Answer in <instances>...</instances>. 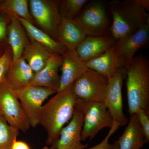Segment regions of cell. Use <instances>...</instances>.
<instances>
[{"instance_id":"7402d4cb","label":"cell","mask_w":149,"mask_h":149,"mask_svg":"<svg viewBox=\"0 0 149 149\" xmlns=\"http://www.w3.org/2000/svg\"><path fill=\"white\" fill-rule=\"evenodd\" d=\"M30 40L24 49L22 57L25 60L34 73H36L45 65L52 53L40 43Z\"/></svg>"},{"instance_id":"83f0119b","label":"cell","mask_w":149,"mask_h":149,"mask_svg":"<svg viewBox=\"0 0 149 149\" xmlns=\"http://www.w3.org/2000/svg\"><path fill=\"white\" fill-rule=\"evenodd\" d=\"M119 127L120 126L117 123L113 122L112 126L110 128L108 133L101 142L92 148L83 149H111L112 145L109 143L110 138L118 129Z\"/></svg>"},{"instance_id":"9a60e30c","label":"cell","mask_w":149,"mask_h":149,"mask_svg":"<svg viewBox=\"0 0 149 149\" xmlns=\"http://www.w3.org/2000/svg\"><path fill=\"white\" fill-rule=\"evenodd\" d=\"M111 35L87 36L76 48V52L84 62L101 55L115 44Z\"/></svg>"},{"instance_id":"f1b7e54d","label":"cell","mask_w":149,"mask_h":149,"mask_svg":"<svg viewBox=\"0 0 149 149\" xmlns=\"http://www.w3.org/2000/svg\"><path fill=\"white\" fill-rule=\"evenodd\" d=\"M137 115L145 137L148 142L149 141V114L143 110L140 109L136 113Z\"/></svg>"},{"instance_id":"5bb4252c","label":"cell","mask_w":149,"mask_h":149,"mask_svg":"<svg viewBox=\"0 0 149 149\" xmlns=\"http://www.w3.org/2000/svg\"><path fill=\"white\" fill-rule=\"evenodd\" d=\"M62 63L61 55L52 54L42 69L35 73L33 79L28 86L45 87L57 93L60 85L58 70L61 67Z\"/></svg>"},{"instance_id":"836d02e7","label":"cell","mask_w":149,"mask_h":149,"mask_svg":"<svg viewBox=\"0 0 149 149\" xmlns=\"http://www.w3.org/2000/svg\"><path fill=\"white\" fill-rule=\"evenodd\" d=\"M42 149H48V148H47V147H45V148H43Z\"/></svg>"},{"instance_id":"8fae6325","label":"cell","mask_w":149,"mask_h":149,"mask_svg":"<svg viewBox=\"0 0 149 149\" xmlns=\"http://www.w3.org/2000/svg\"><path fill=\"white\" fill-rule=\"evenodd\" d=\"M84 116L79 104L76 102L74 112L69 123L62 129L56 142L52 146V149H83L88 144L81 141Z\"/></svg>"},{"instance_id":"2e32d148","label":"cell","mask_w":149,"mask_h":149,"mask_svg":"<svg viewBox=\"0 0 149 149\" xmlns=\"http://www.w3.org/2000/svg\"><path fill=\"white\" fill-rule=\"evenodd\" d=\"M87 35L74 19L61 17L57 31V41L67 49L76 50Z\"/></svg>"},{"instance_id":"3957f363","label":"cell","mask_w":149,"mask_h":149,"mask_svg":"<svg viewBox=\"0 0 149 149\" xmlns=\"http://www.w3.org/2000/svg\"><path fill=\"white\" fill-rule=\"evenodd\" d=\"M112 16L111 36L115 41L135 33L149 24V15L146 10L133 0H114L109 3Z\"/></svg>"},{"instance_id":"6da1fadb","label":"cell","mask_w":149,"mask_h":149,"mask_svg":"<svg viewBox=\"0 0 149 149\" xmlns=\"http://www.w3.org/2000/svg\"><path fill=\"white\" fill-rule=\"evenodd\" d=\"M77 100L72 84L56 93L43 105L40 111L39 124L47 131L48 145L52 146L55 144L62 128L72 118Z\"/></svg>"},{"instance_id":"ffe728a7","label":"cell","mask_w":149,"mask_h":149,"mask_svg":"<svg viewBox=\"0 0 149 149\" xmlns=\"http://www.w3.org/2000/svg\"><path fill=\"white\" fill-rule=\"evenodd\" d=\"M10 22L8 29V42L12 53V61L14 62L22 56L24 49L29 41L25 29L15 15H9Z\"/></svg>"},{"instance_id":"d4e9b609","label":"cell","mask_w":149,"mask_h":149,"mask_svg":"<svg viewBox=\"0 0 149 149\" xmlns=\"http://www.w3.org/2000/svg\"><path fill=\"white\" fill-rule=\"evenodd\" d=\"M88 2V0H64L60 1L59 8L61 17L74 19Z\"/></svg>"},{"instance_id":"9c48e42d","label":"cell","mask_w":149,"mask_h":149,"mask_svg":"<svg viewBox=\"0 0 149 149\" xmlns=\"http://www.w3.org/2000/svg\"><path fill=\"white\" fill-rule=\"evenodd\" d=\"M126 73L125 67L119 68L109 79L106 95L104 102L111 114L113 122L119 126L127 125L128 118L123 112L122 87Z\"/></svg>"},{"instance_id":"484cf974","label":"cell","mask_w":149,"mask_h":149,"mask_svg":"<svg viewBox=\"0 0 149 149\" xmlns=\"http://www.w3.org/2000/svg\"><path fill=\"white\" fill-rule=\"evenodd\" d=\"M12 61L11 51L10 48L6 49L0 57V84L4 80L6 74Z\"/></svg>"},{"instance_id":"cb8c5ba5","label":"cell","mask_w":149,"mask_h":149,"mask_svg":"<svg viewBox=\"0 0 149 149\" xmlns=\"http://www.w3.org/2000/svg\"><path fill=\"white\" fill-rule=\"evenodd\" d=\"M19 131L11 126L0 113V149H10L17 140Z\"/></svg>"},{"instance_id":"277c9868","label":"cell","mask_w":149,"mask_h":149,"mask_svg":"<svg viewBox=\"0 0 149 149\" xmlns=\"http://www.w3.org/2000/svg\"><path fill=\"white\" fill-rule=\"evenodd\" d=\"M84 116L81 141H90L104 128H110L113 120L104 102H87L77 99Z\"/></svg>"},{"instance_id":"8992f818","label":"cell","mask_w":149,"mask_h":149,"mask_svg":"<svg viewBox=\"0 0 149 149\" xmlns=\"http://www.w3.org/2000/svg\"><path fill=\"white\" fill-rule=\"evenodd\" d=\"M0 113L11 126L19 131L24 133L31 127L14 91L5 79L0 84Z\"/></svg>"},{"instance_id":"1f68e13d","label":"cell","mask_w":149,"mask_h":149,"mask_svg":"<svg viewBox=\"0 0 149 149\" xmlns=\"http://www.w3.org/2000/svg\"><path fill=\"white\" fill-rule=\"evenodd\" d=\"M119 147H118V144L117 142H115L112 145L111 149H118Z\"/></svg>"},{"instance_id":"7c38bea8","label":"cell","mask_w":149,"mask_h":149,"mask_svg":"<svg viewBox=\"0 0 149 149\" xmlns=\"http://www.w3.org/2000/svg\"><path fill=\"white\" fill-rule=\"evenodd\" d=\"M149 40V24L137 32L116 41L115 46L123 66L131 61L136 53L148 45Z\"/></svg>"},{"instance_id":"30bf717a","label":"cell","mask_w":149,"mask_h":149,"mask_svg":"<svg viewBox=\"0 0 149 149\" xmlns=\"http://www.w3.org/2000/svg\"><path fill=\"white\" fill-rule=\"evenodd\" d=\"M59 1L30 0L31 14L34 21L40 27L57 38V31L61 21Z\"/></svg>"},{"instance_id":"44dd1931","label":"cell","mask_w":149,"mask_h":149,"mask_svg":"<svg viewBox=\"0 0 149 149\" xmlns=\"http://www.w3.org/2000/svg\"><path fill=\"white\" fill-rule=\"evenodd\" d=\"M17 17V16H16ZM18 18L30 40L35 41L47 48L52 54L61 55L67 49L66 47L55 40L45 32L35 27L34 24L24 19Z\"/></svg>"},{"instance_id":"f546056e","label":"cell","mask_w":149,"mask_h":149,"mask_svg":"<svg viewBox=\"0 0 149 149\" xmlns=\"http://www.w3.org/2000/svg\"><path fill=\"white\" fill-rule=\"evenodd\" d=\"M10 149H30L29 146L25 142L17 140L14 142Z\"/></svg>"},{"instance_id":"4dcf8cb0","label":"cell","mask_w":149,"mask_h":149,"mask_svg":"<svg viewBox=\"0 0 149 149\" xmlns=\"http://www.w3.org/2000/svg\"><path fill=\"white\" fill-rule=\"evenodd\" d=\"M133 2L139 6L143 8L146 10H149V0H133Z\"/></svg>"},{"instance_id":"d6986e66","label":"cell","mask_w":149,"mask_h":149,"mask_svg":"<svg viewBox=\"0 0 149 149\" xmlns=\"http://www.w3.org/2000/svg\"><path fill=\"white\" fill-rule=\"evenodd\" d=\"M127 126L116 141L118 149H141L148 143L136 113L130 115Z\"/></svg>"},{"instance_id":"4316f807","label":"cell","mask_w":149,"mask_h":149,"mask_svg":"<svg viewBox=\"0 0 149 149\" xmlns=\"http://www.w3.org/2000/svg\"><path fill=\"white\" fill-rule=\"evenodd\" d=\"M8 14L0 9V47L5 42L7 36L8 29L10 19L7 17Z\"/></svg>"},{"instance_id":"52a82bcc","label":"cell","mask_w":149,"mask_h":149,"mask_svg":"<svg viewBox=\"0 0 149 149\" xmlns=\"http://www.w3.org/2000/svg\"><path fill=\"white\" fill-rule=\"evenodd\" d=\"M14 92L30 126L33 128L39 124L40 111L44 102L50 96L57 93L52 89L35 86H27Z\"/></svg>"},{"instance_id":"4fadbf2b","label":"cell","mask_w":149,"mask_h":149,"mask_svg":"<svg viewBox=\"0 0 149 149\" xmlns=\"http://www.w3.org/2000/svg\"><path fill=\"white\" fill-rule=\"evenodd\" d=\"M62 63L60 85L57 92L64 90L88 69L75 50L67 49L61 54Z\"/></svg>"},{"instance_id":"ba28073f","label":"cell","mask_w":149,"mask_h":149,"mask_svg":"<svg viewBox=\"0 0 149 149\" xmlns=\"http://www.w3.org/2000/svg\"><path fill=\"white\" fill-rule=\"evenodd\" d=\"M74 19L87 36L107 35L108 19L104 6L101 2L93 1L83 8Z\"/></svg>"},{"instance_id":"ac0fdd59","label":"cell","mask_w":149,"mask_h":149,"mask_svg":"<svg viewBox=\"0 0 149 149\" xmlns=\"http://www.w3.org/2000/svg\"><path fill=\"white\" fill-rule=\"evenodd\" d=\"M35 73L22 57L12 62L5 76V80L14 91L27 87L33 79Z\"/></svg>"},{"instance_id":"7a4b0ae2","label":"cell","mask_w":149,"mask_h":149,"mask_svg":"<svg viewBox=\"0 0 149 149\" xmlns=\"http://www.w3.org/2000/svg\"><path fill=\"white\" fill-rule=\"evenodd\" d=\"M124 66L129 114L136 113L142 109L149 114L148 59L140 54Z\"/></svg>"},{"instance_id":"5b68a950","label":"cell","mask_w":149,"mask_h":149,"mask_svg":"<svg viewBox=\"0 0 149 149\" xmlns=\"http://www.w3.org/2000/svg\"><path fill=\"white\" fill-rule=\"evenodd\" d=\"M108 84V78L88 68L72 83V88L77 99L87 102H104Z\"/></svg>"},{"instance_id":"603a6c76","label":"cell","mask_w":149,"mask_h":149,"mask_svg":"<svg viewBox=\"0 0 149 149\" xmlns=\"http://www.w3.org/2000/svg\"><path fill=\"white\" fill-rule=\"evenodd\" d=\"M27 0H6L0 2V9L8 15H15L34 24V20L29 10Z\"/></svg>"},{"instance_id":"e0dca14e","label":"cell","mask_w":149,"mask_h":149,"mask_svg":"<svg viewBox=\"0 0 149 149\" xmlns=\"http://www.w3.org/2000/svg\"><path fill=\"white\" fill-rule=\"evenodd\" d=\"M89 69L93 70L109 79L119 68L123 66L115 45L97 57L85 62Z\"/></svg>"},{"instance_id":"e575fe53","label":"cell","mask_w":149,"mask_h":149,"mask_svg":"<svg viewBox=\"0 0 149 149\" xmlns=\"http://www.w3.org/2000/svg\"><path fill=\"white\" fill-rule=\"evenodd\" d=\"M1 1H0V2H1Z\"/></svg>"},{"instance_id":"d6a6232c","label":"cell","mask_w":149,"mask_h":149,"mask_svg":"<svg viewBox=\"0 0 149 149\" xmlns=\"http://www.w3.org/2000/svg\"><path fill=\"white\" fill-rule=\"evenodd\" d=\"M6 50H5L3 51V50H2L0 48V57L4 53L5 51Z\"/></svg>"}]
</instances>
